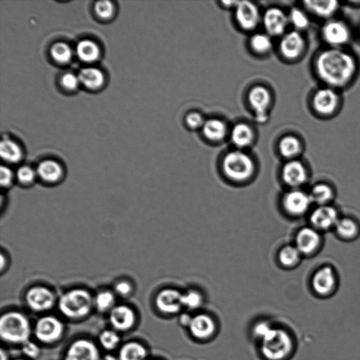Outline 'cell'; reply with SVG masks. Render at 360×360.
Masks as SVG:
<instances>
[{
  "label": "cell",
  "mask_w": 360,
  "mask_h": 360,
  "mask_svg": "<svg viewBox=\"0 0 360 360\" xmlns=\"http://www.w3.org/2000/svg\"><path fill=\"white\" fill-rule=\"evenodd\" d=\"M321 35L324 40L333 47H339L346 44L350 38L348 27L342 22L330 21L322 28Z\"/></svg>",
  "instance_id": "11"
},
{
  "label": "cell",
  "mask_w": 360,
  "mask_h": 360,
  "mask_svg": "<svg viewBox=\"0 0 360 360\" xmlns=\"http://www.w3.org/2000/svg\"><path fill=\"white\" fill-rule=\"evenodd\" d=\"M95 307L100 312H109L116 306V297L110 291H103L94 298Z\"/></svg>",
  "instance_id": "33"
},
{
  "label": "cell",
  "mask_w": 360,
  "mask_h": 360,
  "mask_svg": "<svg viewBox=\"0 0 360 360\" xmlns=\"http://www.w3.org/2000/svg\"><path fill=\"white\" fill-rule=\"evenodd\" d=\"M300 254V252L296 247L286 246L281 250L279 260L284 265L292 266L298 262Z\"/></svg>",
  "instance_id": "37"
},
{
  "label": "cell",
  "mask_w": 360,
  "mask_h": 360,
  "mask_svg": "<svg viewBox=\"0 0 360 360\" xmlns=\"http://www.w3.org/2000/svg\"><path fill=\"white\" fill-rule=\"evenodd\" d=\"M32 333L30 319L20 311L6 312L0 318V337L9 345L22 346L30 340Z\"/></svg>",
  "instance_id": "2"
},
{
  "label": "cell",
  "mask_w": 360,
  "mask_h": 360,
  "mask_svg": "<svg viewBox=\"0 0 360 360\" xmlns=\"http://www.w3.org/2000/svg\"><path fill=\"white\" fill-rule=\"evenodd\" d=\"M205 122L206 121L204 120L203 116L197 112L190 113L186 118V123L192 129L203 128Z\"/></svg>",
  "instance_id": "44"
},
{
  "label": "cell",
  "mask_w": 360,
  "mask_h": 360,
  "mask_svg": "<svg viewBox=\"0 0 360 360\" xmlns=\"http://www.w3.org/2000/svg\"><path fill=\"white\" fill-rule=\"evenodd\" d=\"M315 69L319 78L331 87L346 86L354 77L356 63L351 55L338 48L321 53L315 62Z\"/></svg>",
  "instance_id": "1"
},
{
  "label": "cell",
  "mask_w": 360,
  "mask_h": 360,
  "mask_svg": "<svg viewBox=\"0 0 360 360\" xmlns=\"http://www.w3.org/2000/svg\"><path fill=\"white\" fill-rule=\"evenodd\" d=\"M0 182L3 187H9L13 181L14 175L13 171L6 166L0 168Z\"/></svg>",
  "instance_id": "47"
},
{
  "label": "cell",
  "mask_w": 360,
  "mask_h": 360,
  "mask_svg": "<svg viewBox=\"0 0 360 360\" xmlns=\"http://www.w3.org/2000/svg\"><path fill=\"white\" fill-rule=\"evenodd\" d=\"M289 20L285 13L278 8H271L266 11L263 17V24L269 36H279L284 34Z\"/></svg>",
  "instance_id": "16"
},
{
  "label": "cell",
  "mask_w": 360,
  "mask_h": 360,
  "mask_svg": "<svg viewBox=\"0 0 360 360\" xmlns=\"http://www.w3.org/2000/svg\"><path fill=\"white\" fill-rule=\"evenodd\" d=\"M76 53L81 60L91 63L98 60L100 51L98 45L93 41L85 40L78 44Z\"/></svg>",
  "instance_id": "29"
},
{
  "label": "cell",
  "mask_w": 360,
  "mask_h": 360,
  "mask_svg": "<svg viewBox=\"0 0 360 360\" xmlns=\"http://www.w3.org/2000/svg\"><path fill=\"white\" fill-rule=\"evenodd\" d=\"M192 316H191L189 314H185L181 315L180 317V321L181 325L189 328L190 323L192 321Z\"/></svg>",
  "instance_id": "49"
},
{
  "label": "cell",
  "mask_w": 360,
  "mask_h": 360,
  "mask_svg": "<svg viewBox=\"0 0 360 360\" xmlns=\"http://www.w3.org/2000/svg\"><path fill=\"white\" fill-rule=\"evenodd\" d=\"M109 321L114 330L119 333L126 332L135 326L137 315L132 307L119 305L109 312Z\"/></svg>",
  "instance_id": "9"
},
{
  "label": "cell",
  "mask_w": 360,
  "mask_h": 360,
  "mask_svg": "<svg viewBox=\"0 0 360 360\" xmlns=\"http://www.w3.org/2000/svg\"><path fill=\"white\" fill-rule=\"evenodd\" d=\"M203 303L202 295L196 291H189L183 294V305L189 309H196Z\"/></svg>",
  "instance_id": "40"
},
{
  "label": "cell",
  "mask_w": 360,
  "mask_h": 360,
  "mask_svg": "<svg viewBox=\"0 0 360 360\" xmlns=\"http://www.w3.org/2000/svg\"><path fill=\"white\" fill-rule=\"evenodd\" d=\"M273 327L267 322L257 323L253 328L254 335L260 340L272 330Z\"/></svg>",
  "instance_id": "46"
},
{
  "label": "cell",
  "mask_w": 360,
  "mask_h": 360,
  "mask_svg": "<svg viewBox=\"0 0 360 360\" xmlns=\"http://www.w3.org/2000/svg\"><path fill=\"white\" fill-rule=\"evenodd\" d=\"M227 176L236 181L248 179L254 171V164L246 154L235 151L227 154L223 161Z\"/></svg>",
  "instance_id": "6"
},
{
  "label": "cell",
  "mask_w": 360,
  "mask_h": 360,
  "mask_svg": "<svg viewBox=\"0 0 360 360\" xmlns=\"http://www.w3.org/2000/svg\"><path fill=\"white\" fill-rule=\"evenodd\" d=\"M149 355L146 346L138 341H128L120 346L119 360H147Z\"/></svg>",
  "instance_id": "21"
},
{
  "label": "cell",
  "mask_w": 360,
  "mask_h": 360,
  "mask_svg": "<svg viewBox=\"0 0 360 360\" xmlns=\"http://www.w3.org/2000/svg\"><path fill=\"white\" fill-rule=\"evenodd\" d=\"M14 360H29V359H23V358H19V359H15Z\"/></svg>",
  "instance_id": "52"
},
{
  "label": "cell",
  "mask_w": 360,
  "mask_h": 360,
  "mask_svg": "<svg viewBox=\"0 0 360 360\" xmlns=\"http://www.w3.org/2000/svg\"><path fill=\"white\" fill-rule=\"evenodd\" d=\"M320 237L316 231L311 228H304L298 234L296 248L300 253L309 254L318 246Z\"/></svg>",
  "instance_id": "23"
},
{
  "label": "cell",
  "mask_w": 360,
  "mask_h": 360,
  "mask_svg": "<svg viewBox=\"0 0 360 360\" xmlns=\"http://www.w3.org/2000/svg\"><path fill=\"white\" fill-rule=\"evenodd\" d=\"M53 59L61 64H66L71 61L73 53L71 48L66 44L58 43L51 49Z\"/></svg>",
  "instance_id": "35"
},
{
  "label": "cell",
  "mask_w": 360,
  "mask_h": 360,
  "mask_svg": "<svg viewBox=\"0 0 360 360\" xmlns=\"http://www.w3.org/2000/svg\"><path fill=\"white\" fill-rule=\"evenodd\" d=\"M260 341L261 352L267 360H284L293 349L291 336L281 328H272Z\"/></svg>",
  "instance_id": "4"
},
{
  "label": "cell",
  "mask_w": 360,
  "mask_h": 360,
  "mask_svg": "<svg viewBox=\"0 0 360 360\" xmlns=\"http://www.w3.org/2000/svg\"><path fill=\"white\" fill-rule=\"evenodd\" d=\"M232 140L235 146L244 148L250 146L254 139V133L252 128L247 124H236L232 131Z\"/></svg>",
  "instance_id": "26"
},
{
  "label": "cell",
  "mask_w": 360,
  "mask_h": 360,
  "mask_svg": "<svg viewBox=\"0 0 360 360\" xmlns=\"http://www.w3.org/2000/svg\"><path fill=\"white\" fill-rule=\"evenodd\" d=\"M282 174L284 182L291 187L302 185L307 178L304 166L298 161L287 163L283 168Z\"/></svg>",
  "instance_id": "20"
},
{
  "label": "cell",
  "mask_w": 360,
  "mask_h": 360,
  "mask_svg": "<svg viewBox=\"0 0 360 360\" xmlns=\"http://www.w3.org/2000/svg\"><path fill=\"white\" fill-rule=\"evenodd\" d=\"M338 234L345 238L352 237L356 232V224L349 219H342L335 225Z\"/></svg>",
  "instance_id": "38"
},
{
  "label": "cell",
  "mask_w": 360,
  "mask_h": 360,
  "mask_svg": "<svg viewBox=\"0 0 360 360\" xmlns=\"http://www.w3.org/2000/svg\"><path fill=\"white\" fill-rule=\"evenodd\" d=\"M289 22L298 30H303L308 27L309 22L306 14L302 11L295 8L291 11Z\"/></svg>",
  "instance_id": "39"
},
{
  "label": "cell",
  "mask_w": 360,
  "mask_h": 360,
  "mask_svg": "<svg viewBox=\"0 0 360 360\" xmlns=\"http://www.w3.org/2000/svg\"><path fill=\"white\" fill-rule=\"evenodd\" d=\"M25 299L29 308L39 313L50 311L55 307L57 302L55 293L44 286L31 288L27 291Z\"/></svg>",
  "instance_id": "8"
},
{
  "label": "cell",
  "mask_w": 360,
  "mask_h": 360,
  "mask_svg": "<svg viewBox=\"0 0 360 360\" xmlns=\"http://www.w3.org/2000/svg\"><path fill=\"white\" fill-rule=\"evenodd\" d=\"M102 356L99 346L93 340L79 338L69 345L63 360H101Z\"/></svg>",
  "instance_id": "7"
},
{
  "label": "cell",
  "mask_w": 360,
  "mask_h": 360,
  "mask_svg": "<svg viewBox=\"0 0 360 360\" xmlns=\"http://www.w3.org/2000/svg\"><path fill=\"white\" fill-rule=\"evenodd\" d=\"M334 284V274L331 268L328 267L319 269L312 279L313 288L320 295L328 294L333 290Z\"/></svg>",
  "instance_id": "22"
},
{
  "label": "cell",
  "mask_w": 360,
  "mask_h": 360,
  "mask_svg": "<svg viewBox=\"0 0 360 360\" xmlns=\"http://www.w3.org/2000/svg\"><path fill=\"white\" fill-rule=\"evenodd\" d=\"M311 202L310 196L305 193L300 191H293L285 196L284 205L289 213L298 215L305 213Z\"/></svg>",
  "instance_id": "18"
},
{
  "label": "cell",
  "mask_w": 360,
  "mask_h": 360,
  "mask_svg": "<svg viewBox=\"0 0 360 360\" xmlns=\"http://www.w3.org/2000/svg\"><path fill=\"white\" fill-rule=\"evenodd\" d=\"M36 173L45 182H56L61 179L63 170L59 163L46 160L39 165Z\"/></svg>",
  "instance_id": "25"
},
{
  "label": "cell",
  "mask_w": 360,
  "mask_h": 360,
  "mask_svg": "<svg viewBox=\"0 0 360 360\" xmlns=\"http://www.w3.org/2000/svg\"><path fill=\"white\" fill-rule=\"evenodd\" d=\"M0 155L2 159L11 164H16L22 159V150L15 142L5 140L0 144Z\"/></svg>",
  "instance_id": "30"
},
{
  "label": "cell",
  "mask_w": 360,
  "mask_h": 360,
  "mask_svg": "<svg viewBox=\"0 0 360 360\" xmlns=\"http://www.w3.org/2000/svg\"><path fill=\"white\" fill-rule=\"evenodd\" d=\"M305 47L302 36L297 31L291 32L283 37L280 43L281 55L288 60H294L300 57Z\"/></svg>",
  "instance_id": "15"
},
{
  "label": "cell",
  "mask_w": 360,
  "mask_h": 360,
  "mask_svg": "<svg viewBox=\"0 0 360 360\" xmlns=\"http://www.w3.org/2000/svg\"><path fill=\"white\" fill-rule=\"evenodd\" d=\"M79 79L81 84L91 90H97L101 88L105 82L103 73L95 68L82 69L79 74Z\"/></svg>",
  "instance_id": "27"
},
{
  "label": "cell",
  "mask_w": 360,
  "mask_h": 360,
  "mask_svg": "<svg viewBox=\"0 0 360 360\" xmlns=\"http://www.w3.org/2000/svg\"><path fill=\"white\" fill-rule=\"evenodd\" d=\"M279 150L283 156L293 158L300 153L301 145L297 138L291 135L286 136L279 142Z\"/></svg>",
  "instance_id": "32"
},
{
  "label": "cell",
  "mask_w": 360,
  "mask_h": 360,
  "mask_svg": "<svg viewBox=\"0 0 360 360\" xmlns=\"http://www.w3.org/2000/svg\"><path fill=\"white\" fill-rule=\"evenodd\" d=\"M236 8V19L244 30H254L260 22V13L257 6L249 1L238 2Z\"/></svg>",
  "instance_id": "13"
},
{
  "label": "cell",
  "mask_w": 360,
  "mask_h": 360,
  "mask_svg": "<svg viewBox=\"0 0 360 360\" xmlns=\"http://www.w3.org/2000/svg\"><path fill=\"white\" fill-rule=\"evenodd\" d=\"M189 329L195 338L207 340L214 335L216 325L211 316L206 314H199L192 316Z\"/></svg>",
  "instance_id": "17"
},
{
  "label": "cell",
  "mask_w": 360,
  "mask_h": 360,
  "mask_svg": "<svg viewBox=\"0 0 360 360\" xmlns=\"http://www.w3.org/2000/svg\"><path fill=\"white\" fill-rule=\"evenodd\" d=\"M22 351L28 359H37L41 354V347L36 342L31 340L22 345Z\"/></svg>",
  "instance_id": "41"
},
{
  "label": "cell",
  "mask_w": 360,
  "mask_h": 360,
  "mask_svg": "<svg viewBox=\"0 0 360 360\" xmlns=\"http://www.w3.org/2000/svg\"><path fill=\"white\" fill-rule=\"evenodd\" d=\"M121 341L119 333L113 328L102 331L98 338L100 347L107 351H113L120 347Z\"/></svg>",
  "instance_id": "31"
},
{
  "label": "cell",
  "mask_w": 360,
  "mask_h": 360,
  "mask_svg": "<svg viewBox=\"0 0 360 360\" xmlns=\"http://www.w3.org/2000/svg\"><path fill=\"white\" fill-rule=\"evenodd\" d=\"M252 50L258 54H266L272 48V43L269 35L258 34L253 36L250 41Z\"/></svg>",
  "instance_id": "34"
},
{
  "label": "cell",
  "mask_w": 360,
  "mask_h": 360,
  "mask_svg": "<svg viewBox=\"0 0 360 360\" xmlns=\"http://www.w3.org/2000/svg\"><path fill=\"white\" fill-rule=\"evenodd\" d=\"M156 305L165 314H176L184 307L183 294L175 289H164L158 294Z\"/></svg>",
  "instance_id": "10"
},
{
  "label": "cell",
  "mask_w": 360,
  "mask_h": 360,
  "mask_svg": "<svg viewBox=\"0 0 360 360\" xmlns=\"http://www.w3.org/2000/svg\"><path fill=\"white\" fill-rule=\"evenodd\" d=\"M115 291L121 296H127L132 291V286L128 281H121L116 285Z\"/></svg>",
  "instance_id": "48"
},
{
  "label": "cell",
  "mask_w": 360,
  "mask_h": 360,
  "mask_svg": "<svg viewBox=\"0 0 360 360\" xmlns=\"http://www.w3.org/2000/svg\"><path fill=\"white\" fill-rule=\"evenodd\" d=\"M101 360H119L117 356H115L112 354H106L102 355Z\"/></svg>",
  "instance_id": "50"
},
{
  "label": "cell",
  "mask_w": 360,
  "mask_h": 360,
  "mask_svg": "<svg viewBox=\"0 0 360 360\" xmlns=\"http://www.w3.org/2000/svg\"><path fill=\"white\" fill-rule=\"evenodd\" d=\"M310 220L316 228L326 229L338 222L336 211L330 206H322L316 208L312 213Z\"/></svg>",
  "instance_id": "19"
},
{
  "label": "cell",
  "mask_w": 360,
  "mask_h": 360,
  "mask_svg": "<svg viewBox=\"0 0 360 360\" xmlns=\"http://www.w3.org/2000/svg\"><path fill=\"white\" fill-rule=\"evenodd\" d=\"M95 10L98 16L104 20L110 18L114 14V6L107 0L98 2Z\"/></svg>",
  "instance_id": "42"
},
{
  "label": "cell",
  "mask_w": 360,
  "mask_h": 360,
  "mask_svg": "<svg viewBox=\"0 0 360 360\" xmlns=\"http://www.w3.org/2000/svg\"><path fill=\"white\" fill-rule=\"evenodd\" d=\"M18 178L22 184H30L34 182L36 173L29 166H22L18 171Z\"/></svg>",
  "instance_id": "43"
},
{
  "label": "cell",
  "mask_w": 360,
  "mask_h": 360,
  "mask_svg": "<svg viewBox=\"0 0 360 360\" xmlns=\"http://www.w3.org/2000/svg\"><path fill=\"white\" fill-rule=\"evenodd\" d=\"M202 128L204 136L213 142L223 140L227 134L226 125L218 119H212L206 121Z\"/></svg>",
  "instance_id": "28"
},
{
  "label": "cell",
  "mask_w": 360,
  "mask_h": 360,
  "mask_svg": "<svg viewBox=\"0 0 360 360\" xmlns=\"http://www.w3.org/2000/svg\"><path fill=\"white\" fill-rule=\"evenodd\" d=\"M58 304L60 313L73 321L89 316L95 307L94 298L88 291L82 288L73 289L64 293Z\"/></svg>",
  "instance_id": "3"
},
{
  "label": "cell",
  "mask_w": 360,
  "mask_h": 360,
  "mask_svg": "<svg viewBox=\"0 0 360 360\" xmlns=\"http://www.w3.org/2000/svg\"><path fill=\"white\" fill-rule=\"evenodd\" d=\"M331 189L326 185H317L312 190L310 198L312 201L324 204L332 198Z\"/></svg>",
  "instance_id": "36"
},
{
  "label": "cell",
  "mask_w": 360,
  "mask_h": 360,
  "mask_svg": "<svg viewBox=\"0 0 360 360\" xmlns=\"http://www.w3.org/2000/svg\"><path fill=\"white\" fill-rule=\"evenodd\" d=\"M305 8L314 15L320 18L327 19L332 17L338 11L339 4L335 0H330V1H309L303 2Z\"/></svg>",
  "instance_id": "24"
},
{
  "label": "cell",
  "mask_w": 360,
  "mask_h": 360,
  "mask_svg": "<svg viewBox=\"0 0 360 360\" xmlns=\"http://www.w3.org/2000/svg\"><path fill=\"white\" fill-rule=\"evenodd\" d=\"M65 332L63 321L55 315H44L38 319L33 333L36 339L44 345H53L60 341Z\"/></svg>",
  "instance_id": "5"
},
{
  "label": "cell",
  "mask_w": 360,
  "mask_h": 360,
  "mask_svg": "<svg viewBox=\"0 0 360 360\" xmlns=\"http://www.w3.org/2000/svg\"><path fill=\"white\" fill-rule=\"evenodd\" d=\"M80 84L79 76L77 77L73 74H67L62 79V84L63 87L69 91L76 90Z\"/></svg>",
  "instance_id": "45"
},
{
  "label": "cell",
  "mask_w": 360,
  "mask_h": 360,
  "mask_svg": "<svg viewBox=\"0 0 360 360\" xmlns=\"http://www.w3.org/2000/svg\"><path fill=\"white\" fill-rule=\"evenodd\" d=\"M248 101L254 110L257 120L263 123L267 119V110L271 104L269 91L263 86H255L248 93Z\"/></svg>",
  "instance_id": "12"
},
{
  "label": "cell",
  "mask_w": 360,
  "mask_h": 360,
  "mask_svg": "<svg viewBox=\"0 0 360 360\" xmlns=\"http://www.w3.org/2000/svg\"><path fill=\"white\" fill-rule=\"evenodd\" d=\"M339 104V97L331 88L317 91L312 98V106L316 113L328 116L333 114Z\"/></svg>",
  "instance_id": "14"
},
{
  "label": "cell",
  "mask_w": 360,
  "mask_h": 360,
  "mask_svg": "<svg viewBox=\"0 0 360 360\" xmlns=\"http://www.w3.org/2000/svg\"><path fill=\"white\" fill-rule=\"evenodd\" d=\"M1 360H9L8 354L4 349L1 350Z\"/></svg>",
  "instance_id": "51"
}]
</instances>
